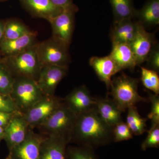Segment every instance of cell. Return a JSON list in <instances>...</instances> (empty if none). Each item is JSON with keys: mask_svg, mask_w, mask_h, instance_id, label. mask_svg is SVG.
Listing matches in <instances>:
<instances>
[{"mask_svg": "<svg viewBox=\"0 0 159 159\" xmlns=\"http://www.w3.org/2000/svg\"><path fill=\"white\" fill-rule=\"evenodd\" d=\"M7 1V0H0V2H4V1Z\"/></svg>", "mask_w": 159, "mask_h": 159, "instance_id": "cell-39", "label": "cell"}, {"mask_svg": "<svg viewBox=\"0 0 159 159\" xmlns=\"http://www.w3.org/2000/svg\"><path fill=\"white\" fill-rule=\"evenodd\" d=\"M78 10L73 3L49 21L52 27V37L68 47L74 32L75 14Z\"/></svg>", "mask_w": 159, "mask_h": 159, "instance_id": "cell-8", "label": "cell"}, {"mask_svg": "<svg viewBox=\"0 0 159 159\" xmlns=\"http://www.w3.org/2000/svg\"><path fill=\"white\" fill-rule=\"evenodd\" d=\"M17 113H9L0 111V126L4 129L6 128L13 116Z\"/></svg>", "mask_w": 159, "mask_h": 159, "instance_id": "cell-33", "label": "cell"}, {"mask_svg": "<svg viewBox=\"0 0 159 159\" xmlns=\"http://www.w3.org/2000/svg\"><path fill=\"white\" fill-rule=\"evenodd\" d=\"M70 142L61 137L50 136L44 138L40 147L39 159H66Z\"/></svg>", "mask_w": 159, "mask_h": 159, "instance_id": "cell-14", "label": "cell"}, {"mask_svg": "<svg viewBox=\"0 0 159 159\" xmlns=\"http://www.w3.org/2000/svg\"><path fill=\"white\" fill-rule=\"evenodd\" d=\"M113 141L120 142L132 139L133 134L126 122L121 121L115 125L113 129Z\"/></svg>", "mask_w": 159, "mask_h": 159, "instance_id": "cell-28", "label": "cell"}, {"mask_svg": "<svg viewBox=\"0 0 159 159\" xmlns=\"http://www.w3.org/2000/svg\"><path fill=\"white\" fill-rule=\"evenodd\" d=\"M15 77L2 60L0 61V93L10 96Z\"/></svg>", "mask_w": 159, "mask_h": 159, "instance_id": "cell-25", "label": "cell"}, {"mask_svg": "<svg viewBox=\"0 0 159 159\" xmlns=\"http://www.w3.org/2000/svg\"><path fill=\"white\" fill-rule=\"evenodd\" d=\"M63 99L53 96H44L23 114L29 128H39L61 104Z\"/></svg>", "mask_w": 159, "mask_h": 159, "instance_id": "cell-7", "label": "cell"}, {"mask_svg": "<svg viewBox=\"0 0 159 159\" xmlns=\"http://www.w3.org/2000/svg\"><path fill=\"white\" fill-rule=\"evenodd\" d=\"M110 55L114 59L120 70H133L138 66L136 59L129 44L112 43Z\"/></svg>", "mask_w": 159, "mask_h": 159, "instance_id": "cell-18", "label": "cell"}, {"mask_svg": "<svg viewBox=\"0 0 159 159\" xmlns=\"http://www.w3.org/2000/svg\"><path fill=\"white\" fill-rule=\"evenodd\" d=\"M77 116L63 102L48 119L40 126L42 132L47 135L64 138L70 142Z\"/></svg>", "mask_w": 159, "mask_h": 159, "instance_id": "cell-3", "label": "cell"}, {"mask_svg": "<svg viewBox=\"0 0 159 159\" xmlns=\"http://www.w3.org/2000/svg\"><path fill=\"white\" fill-rule=\"evenodd\" d=\"M11 159V156H10V154L9 153L8 154V156L6 157V159Z\"/></svg>", "mask_w": 159, "mask_h": 159, "instance_id": "cell-37", "label": "cell"}, {"mask_svg": "<svg viewBox=\"0 0 159 159\" xmlns=\"http://www.w3.org/2000/svg\"><path fill=\"white\" fill-rule=\"evenodd\" d=\"M148 134L145 141L142 142L141 148L142 150H146L148 148H158L159 146V125L151 126L148 131Z\"/></svg>", "mask_w": 159, "mask_h": 159, "instance_id": "cell-29", "label": "cell"}, {"mask_svg": "<svg viewBox=\"0 0 159 159\" xmlns=\"http://www.w3.org/2000/svg\"><path fill=\"white\" fill-rule=\"evenodd\" d=\"M112 8L115 22L132 19L137 10L134 8L132 0H110Z\"/></svg>", "mask_w": 159, "mask_h": 159, "instance_id": "cell-22", "label": "cell"}, {"mask_svg": "<svg viewBox=\"0 0 159 159\" xmlns=\"http://www.w3.org/2000/svg\"><path fill=\"white\" fill-rule=\"evenodd\" d=\"M63 100L77 116L95 108V98L91 96L88 89L84 85L74 89Z\"/></svg>", "mask_w": 159, "mask_h": 159, "instance_id": "cell-10", "label": "cell"}, {"mask_svg": "<svg viewBox=\"0 0 159 159\" xmlns=\"http://www.w3.org/2000/svg\"><path fill=\"white\" fill-rule=\"evenodd\" d=\"M141 80L143 85L155 94L159 93V77L157 71L141 67Z\"/></svg>", "mask_w": 159, "mask_h": 159, "instance_id": "cell-26", "label": "cell"}, {"mask_svg": "<svg viewBox=\"0 0 159 159\" xmlns=\"http://www.w3.org/2000/svg\"><path fill=\"white\" fill-rule=\"evenodd\" d=\"M3 56H2V54H1V53H0V61H2V60Z\"/></svg>", "mask_w": 159, "mask_h": 159, "instance_id": "cell-38", "label": "cell"}, {"mask_svg": "<svg viewBox=\"0 0 159 159\" xmlns=\"http://www.w3.org/2000/svg\"><path fill=\"white\" fill-rule=\"evenodd\" d=\"M30 129L23 114L18 112L4 129V140L9 151L22 143L26 139Z\"/></svg>", "mask_w": 159, "mask_h": 159, "instance_id": "cell-11", "label": "cell"}, {"mask_svg": "<svg viewBox=\"0 0 159 159\" xmlns=\"http://www.w3.org/2000/svg\"><path fill=\"white\" fill-rule=\"evenodd\" d=\"M68 48L53 37L36 45L38 56L42 66H68L70 61Z\"/></svg>", "mask_w": 159, "mask_h": 159, "instance_id": "cell-6", "label": "cell"}, {"mask_svg": "<svg viewBox=\"0 0 159 159\" xmlns=\"http://www.w3.org/2000/svg\"><path fill=\"white\" fill-rule=\"evenodd\" d=\"M95 109L98 115L109 126L114 127L122 121V112L112 100L104 98H95Z\"/></svg>", "mask_w": 159, "mask_h": 159, "instance_id": "cell-19", "label": "cell"}, {"mask_svg": "<svg viewBox=\"0 0 159 159\" xmlns=\"http://www.w3.org/2000/svg\"><path fill=\"white\" fill-rule=\"evenodd\" d=\"M0 111L9 113L20 112L10 96L1 93H0Z\"/></svg>", "mask_w": 159, "mask_h": 159, "instance_id": "cell-31", "label": "cell"}, {"mask_svg": "<svg viewBox=\"0 0 159 159\" xmlns=\"http://www.w3.org/2000/svg\"><path fill=\"white\" fill-rule=\"evenodd\" d=\"M153 34L147 32L142 24L137 22L135 35L129 44L134 54L138 65L146 61L154 44Z\"/></svg>", "mask_w": 159, "mask_h": 159, "instance_id": "cell-13", "label": "cell"}, {"mask_svg": "<svg viewBox=\"0 0 159 159\" xmlns=\"http://www.w3.org/2000/svg\"><path fill=\"white\" fill-rule=\"evenodd\" d=\"M32 31L19 20L10 19L5 21L3 39H16Z\"/></svg>", "mask_w": 159, "mask_h": 159, "instance_id": "cell-24", "label": "cell"}, {"mask_svg": "<svg viewBox=\"0 0 159 159\" xmlns=\"http://www.w3.org/2000/svg\"><path fill=\"white\" fill-rule=\"evenodd\" d=\"M113 129L100 118L95 108L77 116L71 142L94 150L113 141Z\"/></svg>", "mask_w": 159, "mask_h": 159, "instance_id": "cell-1", "label": "cell"}, {"mask_svg": "<svg viewBox=\"0 0 159 159\" xmlns=\"http://www.w3.org/2000/svg\"><path fill=\"white\" fill-rule=\"evenodd\" d=\"M126 124L133 134L140 135L146 131V121L147 119L141 116L135 105L129 107Z\"/></svg>", "mask_w": 159, "mask_h": 159, "instance_id": "cell-23", "label": "cell"}, {"mask_svg": "<svg viewBox=\"0 0 159 159\" xmlns=\"http://www.w3.org/2000/svg\"><path fill=\"white\" fill-rule=\"evenodd\" d=\"M138 84V79L124 73L112 79L110 87L112 100L122 112L138 102H148V99L139 94Z\"/></svg>", "mask_w": 159, "mask_h": 159, "instance_id": "cell-2", "label": "cell"}, {"mask_svg": "<svg viewBox=\"0 0 159 159\" xmlns=\"http://www.w3.org/2000/svg\"><path fill=\"white\" fill-rule=\"evenodd\" d=\"M146 61L154 70H159V49L158 45L154 46Z\"/></svg>", "mask_w": 159, "mask_h": 159, "instance_id": "cell-32", "label": "cell"}, {"mask_svg": "<svg viewBox=\"0 0 159 159\" xmlns=\"http://www.w3.org/2000/svg\"><path fill=\"white\" fill-rule=\"evenodd\" d=\"M55 6L64 9L73 4V0H51Z\"/></svg>", "mask_w": 159, "mask_h": 159, "instance_id": "cell-34", "label": "cell"}, {"mask_svg": "<svg viewBox=\"0 0 159 159\" xmlns=\"http://www.w3.org/2000/svg\"><path fill=\"white\" fill-rule=\"evenodd\" d=\"M135 16L142 25H159V0H148L142 9L137 10Z\"/></svg>", "mask_w": 159, "mask_h": 159, "instance_id": "cell-21", "label": "cell"}, {"mask_svg": "<svg viewBox=\"0 0 159 159\" xmlns=\"http://www.w3.org/2000/svg\"><path fill=\"white\" fill-rule=\"evenodd\" d=\"M149 100L151 103L150 112L148 118L151 121V126L159 125V98L158 95L149 93Z\"/></svg>", "mask_w": 159, "mask_h": 159, "instance_id": "cell-30", "label": "cell"}, {"mask_svg": "<svg viewBox=\"0 0 159 159\" xmlns=\"http://www.w3.org/2000/svg\"><path fill=\"white\" fill-rule=\"evenodd\" d=\"M66 159H97L91 148L83 146H69L67 148Z\"/></svg>", "mask_w": 159, "mask_h": 159, "instance_id": "cell-27", "label": "cell"}, {"mask_svg": "<svg viewBox=\"0 0 159 159\" xmlns=\"http://www.w3.org/2000/svg\"><path fill=\"white\" fill-rule=\"evenodd\" d=\"M44 137L30 129L22 143L9 151L12 159H39L40 147Z\"/></svg>", "mask_w": 159, "mask_h": 159, "instance_id": "cell-12", "label": "cell"}, {"mask_svg": "<svg viewBox=\"0 0 159 159\" xmlns=\"http://www.w3.org/2000/svg\"><path fill=\"white\" fill-rule=\"evenodd\" d=\"M36 45L19 54L3 57V61L15 78L29 77L37 80L42 66L38 56Z\"/></svg>", "mask_w": 159, "mask_h": 159, "instance_id": "cell-4", "label": "cell"}, {"mask_svg": "<svg viewBox=\"0 0 159 159\" xmlns=\"http://www.w3.org/2000/svg\"><path fill=\"white\" fill-rule=\"evenodd\" d=\"M30 14L48 21L57 16L63 9L54 5L51 0H20Z\"/></svg>", "mask_w": 159, "mask_h": 159, "instance_id": "cell-17", "label": "cell"}, {"mask_svg": "<svg viewBox=\"0 0 159 159\" xmlns=\"http://www.w3.org/2000/svg\"><path fill=\"white\" fill-rule=\"evenodd\" d=\"M68 71V66H43L36 81L44 95H54L57 85Z\"/></svg>", "mask_w": 159, "mask_h": 159, "instance_id": "cell-9", "label": "cell"}, {"mask_svg": "<svg viewBox=\"0 0 159 159\" xmlns=\"http://www.w3.org/2000/svg\"><path fill=\"white\" fill-rule=\"evenodd\" d=\"M4 129L0 126V144L2 140H4Z\"/></svg>", "mask_w": 159, "mask_h": 159, "instance_id": "cell-36", "label": "cell"}, {"mask_svg": "<svg viewBox=\"0 0 159 159\" xmlns=\"http://www.w3.org/2000/svg\"><path fill=\"white\" fill-rule=\"evenodd\" d=\"M44 96L36 80L26 77H16L10 95L16 107L22 114Z\"/></svg>", "mask_w": 159, "mask_h": 159, "instance_id": "cell-5", "label": "cell"}, {"mask_svg": "<svg viewBox=\"0 0 159 159\" xmlns=\"http://www.w3.org/2000/svg\"><path fill=\"white\" fill-rule=\"evenodd\" d=\"M36 34L33 31L14 39H3L0 42V53L3 57L19 54L38 44Z\"/></svg>", "mask_w": 159, "mask_h": 159, "instance_id": "cell-16", "label": "cell"}, {"mask_svg": "<svg viewBox=\"0 0 159 159\" xmlns=\"http://www.w3.org/2000/svg\"><path fill=\"white\" fill-rule=\"evenodd\" d=\"M5 21L0 20V42L2 41L4 37V28H5Z\"/></svg>", "mask_w": 159, "mask_h": 159, "instance_id": "cell-35", "label": "cell"}, {"mask_svg": "<svg viewBox=\"0 0 159 159\" xmlns=\"http://www.w3.org/2000/svg\"><path fill=\"white\" fill-rule=\"evenodd\" d=\"M89 64L101 81L104 82L107 89H110L112 77L121 71L110 55L103 57H93Z\"/></svg>", "mask_w": 159, "mask_h": 159, "instance_id": "cell-15", "label": "cell"}, {"mask_svg": "<svg viewBox=\"0 0 159 159\" xmlns=\"http://www.w3.org/2000/svg\"><path fill=\"white\" fill-rule=\"evenodd\" d=\"M114 24L111 31L112 43L130 44L135 35L137 22H134L132 19H126L115 22Z\"/></svg>", "mask_w": 159, "mask_h": 159, "instance_id": "cell-20", "label": "cell"}]
</instances>
